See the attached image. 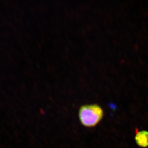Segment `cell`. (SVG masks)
Returning <instances> with one entry per match:
<instances>
[{"label":"cell","mask_w":148,"mask_h":148,"mask_svg":"<svg viewBox=\"0 0 148 148\" xmlns=\"http://www.w3.org/2000/svg\"><path fill=\"white\" fill-rule=\"evenodd\" d=\"M79 118L82 124L85 127H94L102 120L103 110L97 104L84 105L79 111Z\"/></svg>","instance_id":"cell-1"},{"label":"cell","mask_w":148,"mask_h":148,"mask_svg":"<svg viewBox=\"0 0 148 148\" xmlns=\"http://www.w3.org/2000/svg\"><path fill=\"white\" fill-rule=\"evenodd\" d=\"M136 142L139 146L143 148L148 146V132L143 130L138 132L135 136Z\"/></svg>","instance_id":"cell-2"}]
</instances>
